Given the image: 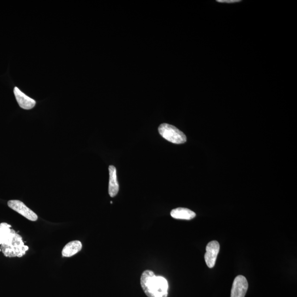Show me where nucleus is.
Returning a JSON list of instances; mask_svg holds the SVG:
<instances>
[{
    "mask_svg": "<svg viewBox=\"0 0 297 297\" xmlns=\"http://www.w3.org/2000/svg\"><path fill=\"white\" fill-rule=\"evenodd\" d=\"M82 249V243L79 241H73L68 243L63 248L62 255L63 257L70 258L74 256Z\"/></svg>",
    "mask_w": 297,
    "mask_h": 297,
    "instance_id": "1a4fd4ad",
    "label": "nucleus"
},
{
    "mask_svg": "<svg viewBox=\"0 0 297 297\" xmlns=\"http://www.w3.org/2000/svg\"><path fill=\"white\" fill-rule=\"evenodd\" d=\"M0 251L6 257H23L29 249L22 237L7 223H0Z\"/></svg>",
    "mask_w": 297,
    "mask_h": 297,
    "instance_id": "f257e3e1",
    "label": "nucleus"
},
{
    "mask_svg": "<svg viewBox=\"0 0 297 297\" xmlns=\"http://www.w3.org/2000/svg\"><path fill=\"white\" fill-rule=\"evenodd\" d=\"M7 205L11 209L18 212L24 218L32 222H36L38 219V216L35 212L30 209L22 202L18 200H11L8 202Z\"/></svg>",
    "mask_w": 297,
    "mask_h": 297,
    "instance_id": "20e7f679",
    "label": "nucleus"
},
{
    "mask_svg": "<svg viewBox=\"0 0 297 297\" xmlns=\"http://www.w3.org/2000/svg\"><path fill=\"white\" fill-rule=\"evenodd\" d=\"M109 170V194L111 197H114L118 193L119 185L117 179L116 168L113 165H110Z\"/></svg>",
    "mask_w": 297,
    "mask_h": 297,
    "instance_id": "6e6552de",
    "label": "nucleus"
},
{
    "mask_svg": "<svg viewBox=\"0 0 297 297\" xmlns=\"http://www.w3.org/2000/svg\"><path fill=\"white\" fill-rule=\"evenodd\" d=\"M161 137L174 144H184L186 141V135L176 127L167 124H161L159 127Z\"/></svg>",
    "mask_w": 297,
    "mask_h": 297,
    "instance_id": "7ed1b4c3",
    "label": "nucleus"
},
{
    "mask_svg": "<svg viewBox=\"0 0 297 297\" xmlns=\"http://www.w3.org/2000/svg\"><path fill=\"white\" fill-rule=\"evenodd\" d=\"M14 94L17 101L21 108L31 110L35 107L36 101L24 94L18 87L14 88Z\"/></svg>",
    "mask_w": 297,
    "mask_h": 297,
    "instance_id": "0eeeda50",
    "label": "nucleus"
},
{
    "mask_svg": "<svg viewBox=\"0 0 297 297\" xmlns=\"http://www.w3.org/2000/svg\"><path fill=\"white\" fill-rule=\"evenodd\" d=\"M219 251L220 244L218 241H211L207 244L204 258L206 264L209 268L214 267Z\"/></svg>",
    "mask_w": 297,
    "mask_h": 297,
    "instance_id": "39448f33",
    "label": "nucleus"
},
{
    "mask_svg": "<svg viewBox=\"0 0 297 297\" xmlns=\"http://www.w3.org/2000/svg\"><path fill=\"white\" fill-rule=\"evenodd\" d=\"M142 289L148 297H167L168 282L166 278L156 276L150 270L143 273L141 278Z\"/></svg>",
    "mask_w": 297,
    "mask_h": 297,
    "instance_id": "f03ea898",
    "label": "nucleus"
},
{
    "mask_svg": "<svg viewBox=\"0 0 297 297\" xmlns=\"http://www.w3.org/2000/svg\"><path fill=\"white\" fill-rule=\"evenodd\" d=\"M171 216L176 219L190 220L196 217V214L186 208L178 207L171 211Z\"/></svg>",
    "mask_w": 297,
    "mask_h": 297,
    "instance_id": "9d476101",
    "label": "nucleus"
},
{
    "mask_svg": "<svg viewBox=\"0 0 297 297\" xmlns=\"http://www.w3.org/2000/svg\"><path fill=\"white\" fill-rule=\"evenodd\" d=\"M248 288L247 279L242 275L237 276L233 283L231 297H244Z\"/></svg>",
    "mask_w": 297,
    "mask_h": 297,
    "instance_id": "423d86ee",
    "label": "nucleus"
},
{
    "mask_svg": "<svg viewBox=\"0 0 297 297\" xmlns=\"http://www.w3.org/2000/svg\"><path fill=\"white\" fill-rule=\"evenodd\" d=\"M240 1H234V0H232V1H218V2H224V3H235V2H240Z\"/></svg>",
    "mask_w": 297,
    "mask_h": 297,
    "instance_id": "9b49d317",
    "label": "nucleus"
}]
</instances>
